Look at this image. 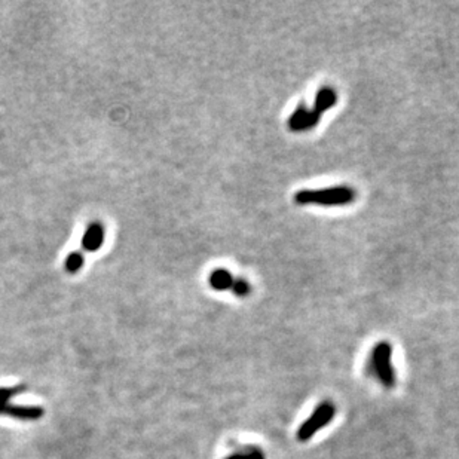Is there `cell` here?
I'll use <instances>...</instances> for the list:
<instances>
[{
	"label": "cell",
	"instance_id": "obj_2",
	"mask_svg": "<svg viewBox=\"0 0 459 459\" xmlns=\"http://www.w3.org/2000/svg\"><path fill=\"white\" fill-rule=\"evenodd\" d=\"M367 375H373L377 377V381L381 382L388 390L395 386V372L393 366V345L390 342L381 340L377 342L372 356H370L369 363L366 366Z\"/></svg>",
	"mask_w": 459,
	"mask_h": 459
},
{
	"label": "cell",
	"instance_id": "obj_1",
	"mask_svg": "<svg viewBox=\"0 0 459 459\" xmlns=\"http://www.w3.org/2000/svg\"><path fill=\"white\" fill-rule=\"evenodd\" d=\"M293 199L297 206L343 207L357 199V190L347 184L323 189H302L296 192Z\"/></svg>",
	"mask_w": 459,
	"mask_h": 459
},
{
	"label": "cell",
	"instance_id": "obj_12",
	"mask_svg": "<svg viewBox=\"0 0 459 459\" xmlns=\"http://www.w3.org/2000/svg\"><path fill=\"white\" fill-rule=\"evenodd\" d=\"M259 447H254V446H247L241 452H236L232 454L231 456H227L226 459H253L256 452H258Z\"/></svg>",
	"mask_w": 459,
	"mask_h": 459
},
{
	"label": "cell",
	"instance_id": "obj_13",
	"mask_svg": "<svg viewBox=\"0 0 459 459\" xmlns=\"http://www.w3.org/2000/svg\"><path fill=\"white\" fill-rule=\"evenodd\" d=\"M253 459H264V455H263V452H262L260 449L258 450V452H256V455H254Z\"/></svg>",
	"mask_w": 459,
	"mask_h": 459
},
{
	"label": "cell",
	"instance_id": "obj_7",
	"mask_svg": "<svg viewBox=\"0 0 459 459\" xmlns=\"http://www.w3.org/2000/svg\"><path fill=\"white\" fill-rule=\"evenodd\" d=\"M234 277L231 271H227L225 268H217L213 272L210 273L208 277V284L210 287L216 290V291H225V290H231L234 284Z\"/></svg>",
	"mask_w": 459,
	"mask_h": 459
},
{
	"label": "cell",
	"instance_id": "obj_8",
	"mask_svg": "<svg viewBox=\"0 0 459 459\" xmlns=\"http://www.w3.org/2000/svg\"><path fill=\"white\" fill-rule=\"evenodd\" d=\"M5 414H10V417L16 418V419L34 421V419H40L43 417V409L38 408V406H33V408H20V406L8 404L5 409Z\"/></svg>",
	"mask_w": 459,
	"mask_h": 459
},
{
	"label": "cell",
	"instance_id": "obj_3",
	"mask_svg": "<svg viewBox=\"0 0 459 459\" xmlns=\"http://www.w3.org/2000/svg\"><path fill=\"white\" fill-rule=\"evenodd\" d=\"M334 414H336V408H334V404L332 401L320 403L311 413V417L308 418L297 430V440L299 441L311 440L317 432L333 421Z\"/></svg>",
	"mask_w": 459,
	"mask_h": 459
},
{
	"label": "cell",
	"instance_id": "obj_9",
	"mask_svg": "<svg viewBox=\"0 0 459 459\" xmlns=\"http://www.w3.org/2000/svg\"><path fill=\"white\" fill-rule=\"evenodd\" d=\"M84 264H85L84 254L81 251H73V253H70L67 256V258H66L64 269L69 273H76V272H79V271H81L84 268Z\"/></svg>",
	"mask_w": 459,
	"mask_h": 459
},
{
	"label": "cell",
	"instance_id": "obj_11",
	"mask_svg": "<svg viewBox=\"0 0 459 459\" xmlns=\"http://www.w3.org/2000/svg\"><path fill=\"white\" fill-rule=\"evenodd\" d=\"M25 390V386H16V388H0V403H8L14 395L20 394Z\"/></svg>",
	"mask_w": 459,
	"mask_h": 459
},
{
	"label": "cell",
	"instance_id": "obj_10",
	"mask_svg": "<svg viewBox=\"0 0 459 459\" xmlns=\"http://www.w3.org/2000/svg\"><path fill=\"white\" fill-rule=\"evenodd\" d=\"M231 291L238 297H247L251 293V286L250 282L244 278H235Z\"/></svg>",
	"mask_w": 459,
	"mask_h": 459
},
{
	"label": "cell",
	"instance_id": "obj_5",
	"mask_svg": "<svg viewBox=\"0 0 459 459\" xmlns=\"http://www.w3.org/2000/svg\"><path fill=\"white\" fill-rule=\"evenodd\" d=\"M104 236H106V231H104V226L100 222L90 223L82 236V249L88 253L99 251L104 243Z\"/></svg>",
	"mask_w": 459,
	"mask_h": 459
},
{
	"label": "cell",
	"instance_id": "obj_4",
	"mask_svg": "<svg viewBox=\"0 0 459 459\" xmlns=\"http://www.w3.org/2000/svg\"><path fill=\"white\" fill-rule=\"evenodd\" d=\"M323 114L314 110L312 108L310 109L308 106L303 103H300L297 108L293 110V113L290 114L287 119V127L290 131L295 132H303V131H310L319 125L321 121Z\"/></svg>",
	"mask_w": 459,
	"mask_h": 459
},
{
	"label": "cell",
	"instance_id": "obj_6",
	"mask_svg": "<svg viewBox=\"0 0 459 459\" xmlns=\"http://www.w3.org/2000/svg\"><path fill=\"white\" fill-rule=\"evenodd\" d=\"M338 103V92L332 86H323L321 90H319L315 95V101H314V110H317L319 113H324L330 110L332 108H334Z\"/></svg>",
	"mask_w": 459,
	"mask_h": 459
}]
</instances>
